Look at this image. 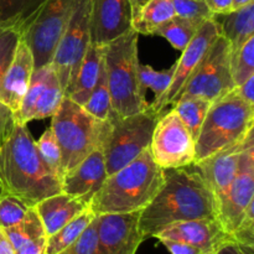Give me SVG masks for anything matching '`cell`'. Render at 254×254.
Segmentation results:
<instances>
[{
	"label": "cell",
	"instance_id": "cell-1",
	"mask_svg": "<svg viewBox=\"0 0 254 254\" xmlns=\"http://www.w3.org/2000/svg\"><path fill=\"white\" fill-rule=\"evenodd\" d=\"M217 218L216 198L196 164L164 170V183L148 206L139 212L144 241L180 221Z\"/></svg>",
	"mask_w": 254,
	"mask_h": 254
},
{
	"label": "cell",
	"instance_id": "cell-2",
	"mask_svg": "<svg viewBox=\"0 0 254 254\" xmlns=\"http://www.w3.org/2000/svg\"><path fill=\"white\" fill-rule=\"evenodd\" d=\"M0 185L29 207L61 192V179L41 158L27 124L15 122L0 143Z\"/></svg>",
	"mask_w": 254,
	"mask_h": 254
},
{
	"label": "cell",
	"instance_id": "cell-3",
	"mask_svg": "<svg viewBox=\"0 0 254 254\" xmlns=\"http://www.w3.org/2000/svg\"><path fill=\"white\" fill-rule=\"evenodd\" d=\"M164 169L154 161L150 150L119 169L106 181L89 202L96 215L140 212L160 190Z\"/></svg>",
	"mask_w": 254,
	"mask_h": 254
},
{
	"label": "cell",
	"instance_id": "cell-4",
	"mask_svg": "<svg viewBox=\"0 0 254 254\" xmlns=\"http://www.w3.org/2000/svg\"><path fill=\"white\" fill-rule=\"evenodd\" d=\"M138 36L131 29L108 42L104 50L112 112L121 117L140 113L149 106L139 82Z\"/></svg>",
	"mask_w": 254,
	"mask_h": 254
},
{
	"label": "cell",
	"instance_id": "cell-5",
	"mask_svg": "<svg viewBox=\"0 0 254 254\" xmlns=\"http://www.w3.org/2000/svg\"><path fill=\"white\" fill-rule=\"evenodd\" d=\"M50 129L61 150V168L64 175L89 154L103 148L111 122L94 118L83 107L64 97L60 108L51 117Z\"/></svg>",
	"mask_w": 254,
	"mask_h": 254
},
{
	"label": "cell",
	"instance_id": "cell-6",
	"mask_svg": "<svg viewBox=\"0 0 254 254\" xmlns=\"http://www.w3.org/2000/svg\"><path fill=\"white\" fill-rule=\"evenodd\" d=\"M254 129V106L236 88L212 102L195 140V164L242 140Z\"/></svg>",
	"mask_w": 254,
	"mask_h": 254
},
{
	"label": "cell",
	"instance_id": "cell-7",
	"mask_svg": "<svg viewBox=\"0 0 254 254\" xmlns=\"http://www.w3.org/2000/svg\"><path fill=\"white\" fill-rule=\"evenodd\" d=\"M159 117L149 106L145 111L128 117H121L112 112L108 118L111 129L102 148L107 175L124 168L148 150Z\"/></svg>",
	"mask_w": 254,
	"mask_h": 254
},
{
	"label": "cell",
	"instance_id": "cell-8",
	"mask_svg": "<svg viewBox=\"0 0 254 254\" xmlns=\"http://www.w3.org/2000/svg\"><path fill=\"white\" fill-rule=\"evenodd\" d=\"M92 0H74L67 26L57 44L51 66L64 97L71 92L79 66L91 46Z\"/></svg>",
	"mask_w": 254,
	"mask_h": 254
},
{
	"label": "cell",
	"instance_id": "cell-9",
	"mask_svg": "<svg viewBox=\"0 0 254 254\" xmlns=\"http://www.w3.org/2000/svg\"><path fill=\"white\" fill-rule=\"evenodd\" d=\"M235 88L231 73V46L220 35L193 69L174 103L184 96L201 97L215 102Z\"/></svg>",
	"mask_w": 254,
	"mask_h": 254
},
{
	"label": "cell",
	"instance_id": "cell-10",
	"mask_svg": "<svg viewBox=\"0 0 254 254\" xmlns=\"http://www.w3.org/2000/svg\"><path fill=\"white\" fill-rule=\"evenodd\" d=\"M73 5L74 0H46L29 29L21 36L31 50L35 69L51 64Z\"/></svg>",
	"mask_w": 254,
	"mask_h": 254
},
{
	"label": "cell",
	"instance_id": "cell-11",
	"mask_svg": "<svg viewBox=\"0 0 254 254\" xmlns=\"http://www.w3.org/2000/svg\"><path fill=\"white\" fill-rule=\"evenodd\" d=\"M149 150L164 170L195 164V140L174 108L159 117Z\"/></svg>",
	"mask_w": 254,
	"mask_h": 254
},
{
	"label": "cell",
	"instance_id": "cell-12",
	"mask_svg": "<svg viewBox=\"0 0 254 254\" xmlns=\"http://www.w3.org/2000/svg\"><path fill=\"white\" fill-rule=\"evenodd\" d=\"M221 35V27L218 20L215 17L208 19L203 22L195 34L190 44L183 50V55L175 62V71H174L173 81L166 93L158 101H153L149 104V108L156 114L161 116L165 112L166 107L171 106L176 99L178 94L185 86L186 81L190 78L193 69L197 67L202 57L207 54L210 47Z\"/></svg>",
	"mask_w": 254,
	"mask_h": 254
},
{
	"label": "cell",
	"instance_id": "cell-13",
	"mask_svg": "<svg viewBox=\"0 0 254 254\" xmlns=\"http://www.w3.org/2000/svg\"><path fill=\"white\" fill-rule=\"evenodd\" d=\"M254 201V138L250 139L241 154L237 173L225 201L217 208V220L231 236Z\"/></svg>",
	"mask_w": 254,
	"mask_h": 254
},
{
	"label": "cell",
	"instance_id": "cell-14",
	"mask_svg": "<svg viewBox=\"0 0 254 254\" xmlns=\"http://www.w3.org/2000/svg\"><path fill=\"white\" fill-rule=\"evenodd\" d=\"M143 242L139 212L97 215V243L93 254H135Z\"/></svg>",
	"mask_w": 254,
	"mask_h": 254
},
{
	"label": "cell",
	"instance_id": "cell-15",
	"mask_svg": "<svg viewBox=\"0 0 254 254\" xmlns=\"http://www.w3.org/2000/svg\"><path fill=\"white\" fill-rule=\"evenodd\" d=\"M133 14L129 0H92L91 42L106 46L130 31Z\"/></svg>",
	"mask_w": 254,
	"mask_h": 254
},
{
	"label": "cell",
	"instance_id": "cell-16",
	"mask_svg": "<svg viewBox=\"0 0 254 254\" xmlns=\"http://www.w3.org/2000/svg\"><path fill=\"white\" fill-rule=\"evenodd\" d=\"M252 138H254V129H252L242 140L196 163V165L200 168L201 173L212 189L217 208L225 201L231 184L237 173L241 154L250 139Z\"/></svg>",
	"mask_w": 254,
	"mask_h": 254
},
{
	"label": "cell",
	"instance_id": "cell-17",
	"mask_svg": "<svg viewBox=\"0 0 254 254\" xmlns=\"http://www.w3.org/2000/svg\"><path fill=\"white\" fill-rule=\"evenodd\" d=\"M154 238L180 241L210 254H215L223 243L232 241L217 218H198L171 223L156 233Z\"/></svg>",
	"mask_w": 254,
	"mask_h": 254
},
{
	"label": "cell",
	"instance_id": "cell-18",
	"mask_svg": "<svg viewBox=\"0 0 254 254\" xmlns=\"http://www.w3.org/2000/svg\"><path fill=\"white\" fill-rule=\"evenodd\" d=\"M107 176L103 151L102 149H97L76 168L64 174L61 181V191L78 197L89 205L93 196L104 184Z\"/></svg>",
	"mask_w": 254,
	"mask_h": 254
},
{
	"label": "cell",
	"instance_id": "cell-19",
	"mask_svg": "<svg viewBox=\"0 0 254 254\" xmlns=\"http://www.w3.org/2000/svg\"><path fill=\"white\" fill-rule=\"evenodd\" d=\"M34 69L31 50L21 37L11 64L0 79V101L14 113H16L21 106Z\"/></svg>",
	"mask_w": 254,
	"mask_h": 254
},
{
	"label": "cell",
	"instance_id": "cell-20",
	"mask_svg": "<svg viewBox=\"0 0 254 254\" xmlns=\"http://www.w3.org/2000/svg\"><path fill=\"white\" fill-rule=\"evenodd\" d=\"M87 208H89L88 203L62 191L44 198L35 206L46 237L54 235Z\"/></svg>",
	"mask_w": 254,
	"mask_h": 254
},
{
	"label": "cell",
	"instance_id": "cell-21",
	"mask_svg": "<svg viewBox=\"0 0 254 254\" xmlns=\"http://www.w3.org/2000/svg\"><path fill=\"white\" fill-rule=\"evenodd\" d=\"M104 50H106V46H97V45L91 44L86 55H84L81 66H79L73 87H72L71 92L66 96L67 98H69L79 106H83L86 103L89 94L96 86L102 60L104 56Z\"/></svg>",
	"mask_w": 254,
	"mask_h": 254
},
{
	"label": "cell",
	"instance_id": "cell-22",
	"mask_svg": "<svg viewBox=\"0 0 254 254\" xmlns=\"http://www.w3.org/2000/svg\"><path fill=\"white\" fill-rule=\"evenodd\" d=\"M218 16L223 17L222 21H218L221 35L230 44L231 52L237 51L254 36V2Z\"/></svg>",
	"mask_w": 254,
	"mask_h": 254
},
{
	"label": "cell",
	"instance_id": "cell-23",
	"mask_svg": "<svg viewBox=\"0 0 254 254\" xmlns=\"http://www.w3.org/2000/svg\"><path fill=\"white\" fill-rule=\"evenodd\" d=\"M46 0H0V25L24 35Z\"/></svg>",
	"mask_w": 254,
	"mask_h": 254
},
{
	"label": "cell",
	"instance_id": "cell-24",
	"mask_svg": "<svg viewBox=\"0 0 254 254\" xmlns=\"http://www.w3.org/2000/svg\"><path fill=\"white\" fill-rule=\"evenodd\" d=\"M173 0H148L131 22L139 35H154L155 30L175 16Z\"/></svg>",
	"mask_w": 254,
	"mask_h": 254
},
{
	"label": "cell",
	"instance_id": "cell-25",
	"mask_svg": "<svg viewBox=\"0 0 254 254\" xmlns=\"http://www.w3.org/2000/svg\"><path fill=\"white\" fill-rule=\"evenodd\" d=\"M96 216L97 215L91 208H87L81 215L73 218L71 222L60 228L57 232L49 236L46 240V254H59L72 243L76 242L84 232V230L96 218Z\"/></svg>",
	"mask_w": 254,
	"mask_h": 254
},
{
	"label": "cell",
	"instance_id": "cell-26",
	"mask_svg": "<svg viewBox=\"0 0 254 254\" xmlns=\"http://www.w3.org/2000/svg\"><path fill=\"white\" fill-rule=\"evenodd\" d=\"M211 104L212 102L195 96H184L173 104L174 111L184 122L186 128L192 135L193 140H196L197 138L198 131H200L203 119H205Z\"/></svg>",
	"mask_w": 254,
	"mask_h": 254
},
{
	"label": "cell",
	"instance_id": "cell-27",
	"mask_svg": "<svg viewBox=\"0 0 254 254\" xmlns=\"http://www.w3.org/2000/svg\"><path fill=\"white\" fill-rule=\"evenodd\" d=\"M203 22L185 19V17L175 15L173 19H170L165 24L161 25L160 27H158L154 35L164 37V39L170 42L174 49L183 51L190 44V41L193 39L195 34Z\"/></svg>",
	"mask_w": 254,
	"mask_h": 254
},
{
	"label": "cell",
	"instance_id": "cell-28",
	"mask_svg": "<svg viewBox=\"0 0 254 254\" xmlns=\"http://www.w3.org/2000/svg\"><path fill=\"white\" fill-rule=\"evenodd\" d=\"M51 71V64H47V66L41 67V68L34 69L31 81H30L26 93H25L24 98H22L21 106H20L19 111L15 113V122L27 124L29 122L32 121L35 108H36V103L39 101V97L41 94L42 89H44L47 81H49Z\"/></svg>",
	"mask_w": 254,
	"mask_h": 254
},
{
	"label": "cell",
	"instance_id": "cell-29",
	"mask_svg": "<svg viewBox=\"0 0 254 254\" xmlns=\"http://www.w3.org/2000/svg\"><path fill=\"white\" fill-rule=\"evenodd\" d=\"M82 107L91 116H93L97 119H101V121H107L112 114L111 94H109L106 67H104V56L103 60H102L101 69H99V76L98 79H97L96 86H94L93 91L89 94L87 102Z\"/></svg>",
	"mask_w": 254,
	"mask_h": 254
},
{
	"label": "cell",
	"instance_id": "cell-30",
	"mask_svg": "<svg viewBox=\"0 0 254 254\" xmlns=\"http://www.w3.org/2000/svg\"><path fill=\"white\" fill-rule=\"evenodd\" d=\"M4 231L11 245L14 246L15 251L19 250L25 243L35 240V238L46 236L44 227H42L41 220H40L35 207H30L25 217L19 223H16L12 227L5 228Z\"/></svg>",
	"mask_w": 254,
	"mask_h": 254
},
{
	"label": "cell",
	"instance_id": "cell-31",
	"mask_svg": "<svg viewBox=\"0 0 254 254\" xmlns=\"http://www.w3.org/2000/svg\"><path fill=\"white\" fill-rule=\"evenodd\" d=\"M64 97V94L61 88V84H60L59 78H57L56 73H55L54 68H52L49 81H47L46 86L42 89L41 94L39 97V101L36 103L32 121H41V119L51 118L56 113L57 109L60 108V106H61Z\"/></svg>",
	"mask_w": 254,
	"mask_h": 254
},
{
	"label": "cell",
	"instance_id": "cell-32",
	"mask_svg": "<svg viewBox=\"0 0 254 254\" xmlns=\"http://www.w3.org/2000/svg\"><path fill=\"white\" fill-rule=\"evenodd\" d=\"M174 71H175V64H173L168 69L155 71L149 64H139V82H140L141 89L145 93L146 89H151L154 94H155L154 101H158L166 93V91L170 87L171 81H173Z\"/></svg>",
	"mask_w": 254,
	"mask_h": 254
},
{
	"label": "cell",
	"instance_id": "cell-33",
	"mask_svg": "<svg viewBox=\"0 0 254 254\" xmlns=\"http://www.w3.org/2000/svg\"><path fill=\"white\" fill-rule=\"evenodd\" d=\"M231 73L238 87L254 76V36L236 52H231Z\"/></svg>",
	"mask_w": 254,
	"mask_h": 254
},
{
	"label": "cell",
	"instance_id": "cell-34",
	"mask_svg": "<svg viewBox=\"0 0 254 254\" xmlns=\"http://www.w3.org/2000/svg\"><path fill=\"white\" fill-rule=\"evenodd\" d=\"M35 144H36L37 150H39L40 155L44 159L45 163L52 169V171L62 181L64 174H62L61 168V150H60L59 143H57L51 129H46L39 138V140L35 141Z\"/></svg>",
	"mask_w": 254,
	"mask_h": 254
},
{
	"label": "cell",
	"instance_id": "cell-35",
	"mask_svg": "<svg viewBox=\"0 0 254 254\" xmlns=\"http://www.w3.org/2000/svg\"><path fill=\"white\" fill-rule=\"evenodd\" d=\"M29 206L9 193L0 196V228L5 230L19 223L29 211Z\"/></svg>",
	"mask_w": 254,
	"mask_h": 254
},
{
	"label": "cell",
	"instance_id": "cell-36",
	"mask_svg": "<svg viewBox=\"0 0 254 254\" xmlns=\"http://www.w3.org/2000/svg\"><path fill=\"white\" fill-rule=\"evenodd\" d=\"M20 40L21 34L19 31L0 25V79L14 59Z\"/></svg>",
	"mask_w": 254,
	"mask_h": 254
},
{
	"label": "cell",
	"instance_id": "cell-37",
	"mask_svg": "<svg viewBox=\"0 0 254 254\" xmlns=\"http://www.w3.org/2000/svg\"><path fill=\"white\" fill-rule=\"evenodd\" d=\"M173 2L178 16L200 22L215 17L205 0H173Z\"/></svg>",
	"mask_w": 254,
	"mask_h": 254
},
{
	"label": "cell",
	"instance_id": "cell-38",
	"mask_svg": "<svg viewBox=\"0 0 254 254\" xmlns=\"http://www.w3.org/2000/svg\"><path fill=\"white\" fill-rule=\"evenodd\" d=\"M231 240L238 245L254 247V201L248 206L242 220L231 233Z\"/></svg>",
	"mask_w": 254,
	"mask_h": 254
},
{
	"label": "cell",
	"instance_id": "cell-39",
	"mask_svg": "<svg viewBox=\"0 0 254 254\" xmlns=\"http://www.w3.org/2000/svg\"><path fill=\"white\" fill-rule=\"evenodd\" d=\"M97 243V216L81 237L59 254H93Z\"/></svg>",
	"mask_w": 254,
	"mask_h": 254
},
{
	"label": "cell",
	"instance_id": "cell-40",
	"mask_svg": "<svg viewBox=\"0 0 254 254\" xmlns=\"http://www.w3.org/2000/svg\"><path fill=\"white\" fill-rule=\"evenodd\" d=\"M159 241L161 242V245L165 246L166 250L171 254H210L202 251L201 248L195 247V246H191L185 242H180V241L165 240V238H161Z\"/></svg>",
	"mask_w": 254,
	"mask_h": 254
},
{
	"label": "cell",
	"instance_id": "cell-41",
	"mask_svg": "<svg viewBox=\"0 0 254 254\" xmlns=\"http://www.w3.org/2000/svg\"><path fill=\"white\" fill-rule=\"evenodd\" d=\"M15 126V113L0 101V143L6 138Z\"/></svg>",
	"mask_w": 254,
	"mask_h": 254
},
{
	"label": "cell",
	"instance_id": "cell-42",
	"mask_svg": "<svg viewBox=\"0 0 254 254\" xmlns=\"http://www.w3.org/2000/svg\"><path fill=\"white\" fill-rule=\"evenodd\" d=\"M46 236L35 238L16 250V254H46Z\"/></svg>",
	"mask_w": 254,
	"mask_h": 254
},
{
	"label": "cell",
	"instance_id": "cell-43",
	"mask_svg": "<svg viewBox=\"0 0 254 254\" xmlns=\"http://www.w3.org/2000/svg\"><path fill=\"white\" fill-rule=\"evenodd\" d=\"M215 254H254V247H247V246L238 245L233 241L223 243Z\"/></svg>",
	"mask_w": 254,
	"mask_h": 254
},
{
	"label": "cell",
	"instance_id": "cell-44",
	"mask_svg": "<svg viewBox=\"0 0 254 254\" xmlns=\"http://www.w3.org/2000/svg\"><path fill=\"white\" fill-rule=\"evenodd\" d=\"M205 1L215 16L226 15L233 10V0H205Z\"/></svg>",
	"mask_w": 254,
	"mask_h": 254
},
{
	"label": "cell",
	"instance_id": "cell-45",
	"mask_svg": "<svg viewBox=\"0 0 254 254\" xmlns=\"http://www.w3.org/2000/svg\"><path fill=\"white\" fill-rule=\"evenodd\" d=\"M236 91L240 94L241 98L245 99L247 103L254 106V76L250 77L241 86L236 87Z\"/></svg>",
	"mask_w": 254,
	"mask_h": 254
},
{
	"label": "cell",
	"instance_id": "cell-46",
	"mask_svg": "<svg viewBox=\"0 0 254 254\" xmlns=\"http://www.w3.org/2000/svg\"><path fill=\"white\" fill-rule=\"evenodd\" d=\"M0 254H16L14 246L11 245L2 228H0Z\"/></svg>",
	"mask_w": 254,
	"mask_h": 254
},
{
	"label": "cell",
	"instance_id": "cell-47",
	"mask_svg": "<svg viewBox=\"0 0 254 254\" xmlns=\"http://www.w3.org/2000/svg\"><path fill=\"white\" fill-rule=\"evenodd\" d=\"M146 1H148V0H129V2H130V6H131V14H133V19L136 16V15H138V12L140 11V9L144 6V4H145Z\"/></svg>",
	"mask_w": 254,
	"mask_h": 254
},
{
	"label": "cell",
	"instance_id": "cell-48",
	"mask_svg": "<svg viewBox=\"0 0 254 254\" xmlns=\"http://www.w3.org/2000/svg\"><path fill=\"white\" fill-rule=\"evenodd\" d=\"M251 2H254V0H233V10L246 6V5L251 4Z\"/></svg>",
	"mask_w": 254,
	"mask_h": 254
},
{
	"label": "cell",
	"instance_id": "cell-49",
	"mask_svg": "<svg viewBox=\"0 0 254 254\" xmlns=\"http://www.w3.org/2000/svg\"><path fill=\"white\" fill-rule=\"evenodd\" d=\"M2 195V189H1V185H0V196Z\"/></svg>",
	"mask_w": 254,
	"mask_h": 254
}]
</instances>
